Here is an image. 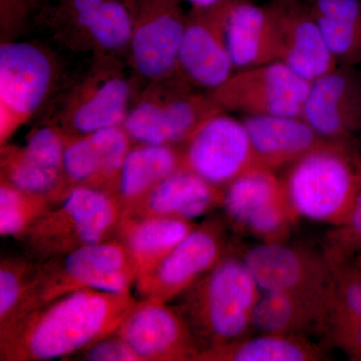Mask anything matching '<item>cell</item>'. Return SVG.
<instances>
[{
	"label": "cell",
	"instance_id": "5",
	"mask_svg": "<svg viewBox=\"0 0 361 361\" xmlns=\"http://www.w3.org/2000/svg\"><path fill=\"white\" fill-rule=\"evenodd\" d=\"M137 276L134 258L116 238L35 262L27 299L18 318L71 292H132Z\"/></svg>",
	"mask_w": 361,
	"mask_h": 361
},
{
	"label": "cell",
	"instance_id": "7",
	"mask_svg": "<svg viewBox=\"0 0 361 361\" xmlns=\"http://www.w3.org/2000/svg\"><path fill=\"white\" fill-rule=\"evenodd\" d=\"M56 52L30 40L0 44V146L21 126L47 111L66 84Z\"/></svg>",
	"mask_w": 361,
	"mask_h": 361
},
{
	"label": "cell",
	"instance_id": "11",
	"mask_svg": "<svg viewBox=\"0 0 361 361\" xmlns=\"http://www.w3.org/2000/svg\"><path fill=\"white\" fill-rule=\"evenodd\" d=\"M310 82L281 61L237 71L209 96L223 111L244 116H301Z\"/></svg>",
	"mask_w": 361,
	"mask_h": 361
},
{
	"label": "cell",
	"instance_id": "28",
	"mask_svg": "<svg viewBox=\"0 0 361 361\" xmlns=\"http://www.w3.org/2000/svg\"><path fill=\"white\" fill-rule=\"evenodd\" d=\"M329 303L281 292H261L252 314V327L261 334H288L326 324Z\"/></svg>",
	"mask_w": 361,
	"mask_h": 361
},
{
	"label": "cell",
	"instance_id": "1",
	"mask_svg": "<svg viewBox=\"0 0 361 361\" xmlns=\"http://www.w3.org/2000/svg\"><path fill=\"white\" fill-rule=\"evenodd\" d=\"M132 292H71L0 329V360L71 357L118 329L135 303Z\"/></svg>",
	"mask_w": 361,
	"mask_h": 361
},
{
	"label": "cell",
	"instance_id": "4",
	"mask_svg": "<svg viewBox=\"0 0 361 361\" xmlns=\"http://www.w3.org/2000/svg\"><path fill=\"white\" fill-rule=\"evenodd\" d=\"M283 180L296 217L345 224L361 189V155L353 142L329 141L292 163Z\"/></svg>",
	"mask_w": 361,
	"mask_h": 361
},
{
	"label": "cell",
	"instance_id": "33",
	"mask_svg": "<svg viewBox=\"0 0 361 361\" xmlns=\"http://www.w3.org/2000/svg\"><path fill=\"white\" fill-rule=\"evenodd\" d=\"M71 360L82 361H141L116 330L73 355Z\"/></svg>",
	"mask_w": 361,
	"mask_h": 361
},
{
	"label": "cell",
	"instance_id": "35",
	"mask_svg": "<svg viewBox=\"0 0 361 361\" xmlns=\"http://www.w3.org/2000/svg\"><path fill=\"white\" fill-rule=\"evenodd\" d=\"M193 6L194 8H208L216 6L223 0H188Z\"/></svg>",
	"mask_w": 361,
	"mask_h": 361
},
{
	"label": "cell",
	"instance_id": "20",
	"mask_svg": "<svg viewBox=\"0 0 361 361\" xmlns=\"http://www.w3.org/2000/svg\"><path fill=\"white\" fill-rule=\"evenodd\" d=\"M134 142L123 127L68 137L63 173L68 190H99L113 196L123 161Z\"/></svg>",
	"mask_w": 361,
	"mask_h": 361
},
{
	"label": "cell",
	"instance_id": "22",
	"mask_svg": "<svg viewBox=\"0 0 361 361\" xmlns=\"http://www.w3.org/2000/svg\"><path fill=\"white\" fill-rule=\"evenodd\" d=\"M225 37L235 71L279 61V37L268 6L230 0Z\"/></svg>",
	"mask_w": 361,
	"mask_h": 361
},
{
	"label": "cell",
	"instance_id": "26",
	"mask_svg": "<svg viewBox=\"0 0 361 361\" xmlns=\"http://www.w3.org/2000/svg\"><path fill=\"white\" fill-rule=\"evenodd\" d=\"M193 221L168 217L121 218L115 238L127 247L139 278L151 272L195 228Z\"/></svg>",
	"mask_w": 361,
	"mask_h": 361
},
{
	"label": "cell",
	"instance_id": "34",
	"mask_svg": "<svg viewBox=\"0 0 361 361\" xmlns=\"http://www.w3.org/2000/svg\"><path fill=\"white\" fill-rule=\"evenodd\" d=\"M349 231L361 245V189L346 221Z\"/></svg>",
	"mask_w": 361,
	"mask_h": 361
},
{
	"label": "cell",
	"instance_id": "19",
	"mask_svg": "<svg viewBox=\"0 0 361 361\" xmlns=\"http://www.w3.org/2000/svg\"><path fill=\"white\" fill-rule=\"evenodd\" d=\"M301 116L329 141L361 137L360 66L338 65L311 82Z\"/></svg>",
	"mask_w": 361,
	"mask_h": 361
},
{
	"label": "cell",
	"instance_id": "18",
	"mask_svg": "<svg viewBox=\"0 0 361 361\" xmlns=\"http://www.w3.org/2000/svg\"><path fill=\"white\" fill-rule=\"evenodd\" d=\"M230 0L187 14L179 56V77L192 87L217 89L235 73L225 37Z\"/></svg>",
	"mask_w": 361,
	"mask_h": 361
},
{
	"label": "cell",
	"instance_id": "32",
	"mask_svg": "<svg viewBox=\"0 0 361 361\" xmlns=\"http://www.w3.org/2000/svg\"><path fill=\"white\" fill-rule=\"evenodd\" d=\"M35 267V261L30 258H4L0 262V329L23 312Z\"/></svg>",
	"mask_w": 361,
	"mask_h": 361
},
{
	"label": "cell",
	"instance_id": "17",
	"mask_svg": "<svg viewBox=\"0 0 361 361\" xmlns=\"http://www.w3.org/2000/svg\"><path fill=\"white\" fill-rule=\"evenodd\" d=\"M116 332L141 361L197 360L200 355L185 318L161 301H135Z\"/></svg>",
	"mask_w": 361,
	"mask_h": 361
},
{
	"label": "cell",
	"instance_id": "29",
	"mask_svg": "<svg viewBox=\"0 0 361 361\" xmlns=\"http://www.w3.org/2000/svg\"><path fill=\"white\" fill-rule=\"evenodd\" d=\"M334 270L326 325L349 355L361 353V262Z\"/></svg>",
	"mask_w": 361,
	"mask_h": 361
},
{
	"label": "cell",
	"instance_id": "36",
	"mask_svg": "<svg viewBox=\"0 0 361 361\" xmlns=\"http://www.w3.org/2000/svg\"><path fill=\"white\" fill-rule=\"evenodd\" d=\"M39 1L40 0H30V2H32L33 9H35V6H37V4H39Z\"/></svg>",
	"mask_w": 361,
	"mask_h": 361
},
{
	"label": "cell",
	"instance_id": "25",
	"mask_svg": "<svg viewBox=\"0 0 361 361\" xmlns=\"http://www.w3.org/2000/svg\"><path fill=\"white\" fill-rule=\"evenodd\" d=\"M182 168L180 147L133 145L113 193L122 216L132 210L161 180Z\"/></svg>",
	"mask_w": 361,
	"mask_h": 361
},
{
	"label": "cell",
	"instance_id": "8",
	"mask_svg": "<svg viewBox=\"0 0 361 361\" xmlns=\"http://www.w3.org/2000/svg\"><path fill=\"white\" fill-rule=\"evenodd\" d=\"M122 211L110 194L77 187L56 202L20 239L35 262L115 238Z\"/></svg>",
	"mask_w": 361,
	"mask_h": 361
},
{
	"label": "cell",
	"instance_id": "23",
	"mask_svg": "<svg viewBox=\"0 0 361 361\" xmlns=\"http://www.w3.org/2000/svg\"><path fill=\"white\" fill-rule=\"evenodd\" d=\"M242 122L259 165L273 171L294 163L329 142L302 116H244Z\"/></svg>",
	"mask_w": 361,
	"mask_h": 361
},
{
	"label": "cell",
	"instance_id": "14",
	"mask_svg": "<svg viewBox=\"0 0 361 361\" xmlns=\"http://www.w3.org/2000/svg\"><path fill=\"white\" fill-rule=\"evenodd\" d=\"M68 135L42 122L26 135L25 144H7L0 152V179L51 198L54 203L68 193L63 158Z\"/></svg>",
	"mask_w": 361,
	"mask_h": 361
},
{
	"label": "cell",
	"instance_id": "31",
	"mask_svg": "<svg viewBox=\"0 0 361 361\" xmlns=\"http://www.w3.org/2000/svg\"><path fill=\"white\" fill-rule=\"evenodd\" d=\"M54 204L44 195L0 179V235L20 240Z\"/></svg>",
	"mask_w": 361,
	"mask_h": 361
},
{
	"label": "cell",
	"instance_id": "27",
	"mask_svg": "<svg viewBox=\"0 0 361 361\" xmlns=\"http://www.w3.org/2000/svg\"><path fill=\"white\" fill-rule=\"evenodd\" d=\"M337 65L361 66V0H307Z\"/></svg>",
	"mask_w": 361,
	"mask_h": 361
},
{
	"label": "cell",
	"instance_id": "3",
	"mask_svg": "<svg viewBox=\"0 0 361 361\" xmlns=\"http://www.w3.org/2000/svg\"><path fill=\"white\" fill-rule=\"evenodd\" d=\"M84 75L66 82L45 111L44 122L68 137L122 127L137 96V77L127 59L92 58Z\"/></svg>",
	"mask_w": 361,
	"mask_h": 361
},
{
	"label": "cell",
	"instance_id": "10",
	"mask_svg": "<svg viewBox=\"0 0 361 361\" xmlns=\"http://www.w3.org/2000/svg\"><path fill=\"white\" fill-rule=\"evenodd\" d=\"M127 61L137 80L179 77V56L187 14L180 0H135Z\"/></svg>",
	"mask_w": 361,
	"mask_h": 361
},
{
	"label": "cell",
	"instance_id": "15",
	"mask_svg": "<svg viewBox=\"0 0 361 361\" xmlns=\"http://www.w3.org/2000/svg\"><path fill=\"white\" fill-rule=\"evenodd\" d=\"M222 206L230 220L263 241H281L296 217L283 179L263 167L252 169L227 185Z\"/></svg>",
	"mask_w": 361,
	"mask_h": 361
},
{
	"label": "cell",
	"instance_id": "16",
	"mask_svg": "<svg viewBox=\"0 0 361 361\" xmlns=\"http://www.w3.org/2000/svg\"><path fill=\"white\" fill-rule=\"evenodd\" d=\"M243 261L261 292H281L330 303L334 270L281 241H263Z\"/></svg>",
	"mask_w": 361,
	"mask_h": 361
},
{
	"label": "cell",
	"instance_id": "6",
	"mask_svg": "<svg viewBox=\"0 0 361 361\" xmlns=\"http://www.w3.org/2000/svg\"><path fill=\"white\" fill-rule=\"evenodd\" d=\"M32 20L66 51L127 59L134 23L127 0H40Z\"/></svg>",
	"mask_w": 361,
	"mask_h": 361
},
{
	"label": "cell",
	"instance_id": "24",
	"mask_svg": "<svg viewBox=\"0 0 361 361\" xmlns=\"http://www.w3.org/2000/svg\"><path fill=\"white\" fill-rule=\"evenodd\" d=\"M224 189L182 168L169 176L122 217H168L193 221L222 205Z\"/></svg>",
	"mask_w": 361,
	"mask_h": 361
},
{
	"label": "cell",
	"instance_id": "2",
	"mask_svg": "<svg viewBox=\"0 0 361 361\" xmlns=\"http://www.w3.org/2000/svg\"><path fill=\"white\" fill-rule=\"evenodd\" d=\"M260 293L243 259L226 255L180 295L178 311L193 332L200 353L242 338L252 327Z\"/></svg>",
	"mask_w": 361,
	"mask_h": 361
},
{
	"label": "cell",
	"instance_id": "37",
	"mask_svg": "<svg viewBox=\"0 0 361 361\" xmlns=\"http://www.w3.org/2000/svg\"><path fill=\"white\" fill-rule=\"evenodd\" d=\"M128 2H134L135 0H127Z\"/></svg>",
	"mask_w": 361,
	"mask_h": 361
},
{
	"label": "cell",
	"instance_id": "9",
	"mask_svg": "<svg viewBox=\"0 0 361 361\" xmlns=\"http://www.w3.org/2000/svg\"><path fill=\"white\" fill-rule=\"evenodd\" d=\"M176 77L148 82L137 92L122 127L134 144L180 147L222 109L208 92Z\"/></svg>",
	"mask_w": 361,
	"mask_h": 361
},
{
	"label": "cell",
	"instance_id": "13",
	"mask_svg": "<svg viewBox=\"0 0 361 361\" xmlns=\"http://www.w3.org/2000/svg\"><path fill=\"white\" fill-rule=\"evenodd\" d=\"M225 252L219 223L197 225L151 272L137 278L135 290L141 299L169 303L212 270L225 257Z\"/></svg>",
	"mask_w": 361,
	"mask_h": 361
},
{
	"label": "cell",
	"instance_id": "21",
	"mask_svg": "<svg viewBox=\"0 0 361 361\" xmlns=\"http://www.w3.org/2000/svg\"><path fill=\"white\" fill-rule=\"evenodd\" d=\"M267 6L276 23L279 61L310 84L338 66L305 4L272 0Z\"/></svg>",
	"mask_w": 361,
	"mask_h": 361
},
{
	"label": "cell",
	"instance_id": "12",
	"mask_svg": "<svg viewBox=\"0 0 361 361\" xmlns=\"http://www.w3.org/2000/svg\"><path fill=\"white\" fill-rule=\"evenodd\" d=\"M180 148L183 167L222 189L261 167L245 125L226 111L207 121Z\"/></svg>",
	"mask_w": 361,
	"mask_h": 361
},
{
	"label": "cell",
	"instance_id": "30",
	"mask_svg": "<svg viewBox=\"0 0 361 361\" xmlns=\"http://www.w3.org/2000/svg\"><path fill=\"white\" fill-rule=\"evenodd\" d=\"M319 357L317 350L298 336L261 334L208 349L199 355L204 361H310Z\"/></svg>",
	"mask_w": 361,
	"mask_h": 361
}]
</instances>
